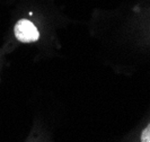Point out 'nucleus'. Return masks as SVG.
<instances>
[{
	"label": "nucleus",
	"instance_id": "f257e3e1",
	"mask_svg": "<svg viewBox=\"0 0 150 142\" xmlns=\"http://www.w3.org/2000/svg\"><path fill=\"white\" fill-rule=\"evenodd\" d=\"M15 36L23 43L35 42L40 37V33L35 25L27 19H21L15 25Z\"/></svg>",
	"mask_w": 150,
	"mask_h": 142
},
{
	"label": "nucleus",
	"instance_id": "f03ea898",
	"mask_svg": "<svg viewBox=\"0 0 150 142\" xmlns=\"http://www.w3.org/2000/svg\"><path fill=\"white\" fill-rule=\"evenodd\" d=\"M141 142H150V123L143 130L142 134H141Z\"/></svg>",
	"mask_w": 150,
	"mask_h": 142
}]
</instances>
